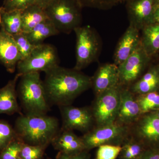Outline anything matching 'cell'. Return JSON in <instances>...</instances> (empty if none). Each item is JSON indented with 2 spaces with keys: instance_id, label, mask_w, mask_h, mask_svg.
Masks as SVG:
<instances>
[{
  "instance_id": "obj_1",
  "label": "cell",
  "mask_w": 159,
  "mask_h": 159,
  "mask_svg": "<svg viewBox=\"0 0 159 159\" xmlns=\"http://www.w3.org/2000/svg\"><path fill=\"white\" fill-rule=\"evenodd\" d=\"M45 74L44 87L52 104L70 105L75 98L91 88V77L74 69L58 66Z\"/></svg>"
},
{
  "instance_id": "obj_2",
  "label": "cell",
  "mask_w": 159,
  "mask_h": 159,
  "mask_svg": "<svg viewBox=\"0 0 159 159\" xmlns=\"http://www.w3.org/2000/svg\"><path fill=\"white\" fill-rule=\"evenodd\" d=\"M14 129L18 137L25 144L47 146L51 144L60 129L55 117L26 114L17 118Z\"/></svg>"
},
{
  "instance_id": "obj_3",
  "label": "cell",
  "mask_w": 159,
  "mask_h": 159,
  "mask_svg": "<svg viewBox=\"0 0 159 159\" xmlns=\"http://www.w3.org/2000/svg\"><path fill=\"white\" fill-rule=\"evenodd\" d=\"M20 78L17 95L26 115H46L50 110V103L39 72L24 74Z\"/></svg>"
},
{
  "instance_id": "obj_4",
  "label": "cell",
  "mask_w": 159,
  "mask_h": 159,
  "mask_svg": "<svg viewBox=\"0 0 159 159\" xmlns=\"http://www.w3.org/2000/svg\"><path fill=\"white\" fill-rule=\"evenodd\" d=\"M82 8L78 0H53L43 9L59 33L70 34L81 26Z\"/></svg>"
},
{
  "instance_id": "obj_5",
  "label": "cell",
  "mask_w": 159,
  "mask_h": 159,
  "mask_svg": "<svg viewBox=\"0 0 159 159\" xmlns=\"http://www.w3.org/2000/svg\"><path fill=\"white\" fill-rule=\"evenodd\" d=\"M76 35V62L74 69L80 71L98 60L101 49L99 34L90 26L74 29Z\"/></svg>"
},
{
  "instance_id": "obj_6",
  "label": "cell",
  "mask_w": 159,
  "mask_h": 159,
  "mask_svg": "<svg viewBox=\"0 0 159 159\" xmlns=\"http://www.w3.org/2000/svg\"><path fill=\"white\" fill-rule=\"evenodd\" d=\"M129 131L130 126L115 122L92 128L81 138L86 150L89 151L103 145L122 146Z\"/></svg>"
},
{
  "instance_id": "obj_7",
  "label": "cell",
  "mask_w": 159,
  "mask_h": 159,
  "mask_svg": "<svg viewBox=\"0 0 159 159\" xmlns=\"http://www.w3.org/2000/svg\"><path fill=\"white\" fill-rule=\"evenodd\" d=\"M55 48L49 44L38 45L29 57L18 63V74L22 75L32 72H48L58 65Z\"/></svg>"
},
{
  "instance_id": "obj_8",
  "label": "cell",
  "mask_w": 159,
  "mask_h": 159,
  "mask_svg": "<svg viewBox=\"0 0 159 159\" xmlns=\"http://www.w3.org/2000/svg\"><path fill=\"white\" fill-rule=\"evenodd\" d=\"M121 88L122 86L119 84L96 96L91 109L97 126L116 122Z\"/></svg>"
},
{
  "instance_id": "obj_9",
  "label": "cell",
  "mask_w": 159,
  "mask_h": 159,
  "mask_svg": "<svg viewBox=\"0 0 159 159\" xmlns=\"http://www.w3.org/2000/svg\"><path fill=\"white\" fill-rule=\"evenodd\" d=\"M150 58L140 43L136 50L118 66L119 85L129 88L133 84L141 77Z\"/></svg>"
},
{
  "instance_id": "obj_10",
  "label": "cell",
  "mask_w": 159,
  "mask_h": 159,
  "mask_svg": "<svg viewBox=\"0 0 159 159\" xmlns=\"http://www.w3.org/2000/svg\"><path fill=\"white\" fill-rule=\"evenodd\" d=\"M59 108L62 118L61 129H76L85 133L92 129L95 120L90 108L76 107L70 105L61 106Z\"/></svg>"
},
{
  "instance_id": "obj_11",
  "label": "cell",
  "mask_w": 159,
  "mask_h": 159,
  "mask_svg": "<svg viewBox=\"0 0 159 159\" xmlns=\"http://www.w3.org/2000/svg\"><path fill=\"white\" fill-rule=\"evenodd\" d=\"M157 4L156 0H129L126 2L129 25L140 31L154 23L153 14Z\"/></svg>"
},
{
  "instance_id": "obj_12",
  "label": "cell",
  "mask_w": 159,
  "mask_h": 159,
  "mask_svg": "<svg viewBox=\"0 0 159 159\" xmlns=\"http://www.w3.org/2000/svg\"><path fill=\"white\" fill-rule=\"evenodd\" d=\"M134 124V138L147 148L159 147V118L155 113L140 117Z\"/></svg>"
},
{
  "instance_id": "obj_13",
  "label": "cell",
  "mask_w": 159,
  "mask_h": 159,
  "mask_svg": "<svg viewBox=\"0 0 159 159\" xmlns=\"http://www.w3.org/2000/svg\"><path fill=\"white\" fill-rule=\"evenodd\" d=\"M142 115L134 94L128 88L122 87L120 103L116 122L130 126L138 121Z\"/></svg>"
},
{
  "instance_id": "obj_14",
  "label": "cell",
  "mask_w": 159,
  "mask_h": 159,
  "mask_svg": "<svg viewBox=\"0 0 159 159\" xmlns=\"http://www.w3.org/2000/svg\"><path fill=\"white\" fill-rule=\"evenodd\" d=\"M118 66L114 63H106L98 68L91 77V88L96 96L119 84Z\"/></svg>"
},
{
  "instance_id": "obj_15",
  "label": "cell",
  "mask_w": 159,
  "mask_h": 159,
  "mask_svg": "<svg viewBox=\"0 0 159 159\" xmlns=\"http://www.w3.org/2000/svg\"><path fill=\"white\" fill-rule=\"evenodd\" d=\"M139 30L129 25L117 44L114 63L119 66L136 50L141 43Z\"/></svg>"
},
{
  "instance_id": "obj_16",
  "label": "cell",
  "mask_w": 159,
  "mask_h": 159,
  "mask_svg": "<svg viewBox=\"0 0 159 159\" xmlns=\"http://www.w3.org/2000/svg\"><path fill=\"white\" fill-rule=\"evenodd\" d=\"M21 57L12 35L1 28L0 30V62L9 73L15 71Z\"/></svg>"
},
{
  "instance_id": "obj_17",
  "label": "cell",
  "mask_w": 159,
  "mask_h": 159,
  "mask_svg": "<svg viewBox=\"0 0 159 159\" xmlns=\"http://www.w3.org/2000/svg\"><path fill=\"white\" fill-rule=\"evenodd\" d=\"M56 150L67 154H75L85 150L82 139L73 131L61 129L51 143Z\"/></svg>"
},
{
  "instance_id": "obj_18",
  "label": "cell",
  "mask_w": 159,
  "mask_h": 159,
  "mask_svg": "<svg viewBox=\"0 0 159 159\" xmlns=\"http://www.w3.org/2000/svg\"><path fill=\"white\" fill-rule=\"evenodd\" d=\"M21 75L17 74L5 86L0 89V115H22L17 102L16 82Z\"/></svg>"
},
{
  "instance_id": "obj_19",
  "label": "cell",
  "mask_w": 159,
  "mask_h": 159,
  "mask_svg": "<svg viewBox=\"0 0 159 159\" xmlns=\"http://www.w3.org/2000/svg\"><path fill=\"white\" fill-rule=\"evenodd\" d=\"M159 88V65L149 69L128 88L134 94L141 95L157 91Z\"/></svg>"
},
{
  "instance_id": "obj_20",
  "label": "cell",
  "mask_w": 159,
  "mask_h": 159,
  "mask_svg": "<svg viewBox=\"0 0 159 159\" xmlns=\"http://www.w3.org/2000/svg\"><path fill=\"white\" fill-rule=\"evenodd\" d=\"M142 30L141 45L145 54L151 58L159 52V24L152 23Z\"/></svg>"
},
{
  "instance_id": "obj_21",
  "label": "cell",
  "mask_w": 159,
  "mask_h": 159,
  "mask_svg": "<svg viewBox=\"0 0 159 159\" xmlns=\"http://www.w3.org/2000/svg\"><path fill=\"white\" fill-rule=\"evenodd\" d=\"M48 18L43 9L33 4L22 11V32L28 33Z\"/></svg>"
},
{
  "instance_id": "obj_22",
  "label": "cell",
  "mask_w": 159,
  "mask_h": 159,
  "mask_svg": "<svg viewBox=\"0 0 159 159\" xmlns=\"http://www.w3.org/2000/svg\"><path fill=\"white\" fill-rule=\"evenodd\" d=\"M59 33L53 23L48 19L25 34L32 44L38 46L43 44L44 40L48 38Z\"/></svg>"
},
{
  "instance_id": "obj_23",
  "label": "cell",
  "mask_w": 159,
  "mask_h": 159,
  "mask_svg": "<svg viewBox=\"0 0 159 159\" xmlns=\"http://www.w3.org/2000/svg\"><path fill=\"white\" fill-rule=\"evenodd\" d=\"M1 27L11 35L23 32L22 11H6L2 9Z\"/></svg>"
},
{
  "instance_id": "obj_24",
  "label": "cell",
  "mask_w": 159,
  "mask_h": 159,
  "mask_svg": "<svg viewBox=\"0 0 159 159\" xmlns=\"http://www.w3.org/2000/svg\"><path fill=\"white\" fill-rule=\"evenodd\" d=\"M147 148L138 139L128 137L122 145L119 159H139Z\"/></svg>"
},
{
  "instance_id": "obj_25",
  "label": "cell",
  "mask_w": 159,
  "mask_h": 159,
  "mask_svg": "<svg viewBox=\"0 0 159 159\" xmlns=\"http://www.w3.org/2000/svg\"><path fill=\"white\" fill-rule=\"evenodd\" d=\"M138 96L136 100L142 115L159 110V94L157 91Z\"/></svg>"
},
{
  "instance_id": "obj_26",
  "label": "cell",
  "mask_w": 159,
  "mask_h": 159,
  "mask_svg": "<svg viewBox=\"0 0 159 159\" xmlns=\"http://www.w3.org/2000/svg\"><path fill=\"white\" fill-rule=\"evenodd\" d=\"M17 138L14 128L7 121L0 119V152Z\"/></svg>"
},
{
  "instance_id": "obj_27",
  "label": "cell",
  "mask_w": 159,
  "mask_h": 159,
  "mask_svg": "<svg viewBox=\"0 0 159 159\" xmlns=\"http://www.w3.org/2000/svg\"><path fill=\"white\" fill-rule=\"evenodd\" d=\"M129 0H78L82 8H94L100 10H108L119 4Z\"/></svg>"
},
{
  "instance_id": "obj_28",
  "label": "cell",
  "mask_w": 159,
  "mask_h": 159,
  "mask_svg": "<svg viewBox=\"0 0 159 159\" xmlns=\"http://www.w3.org/2000/svg\"><path fill=\"white\" fill-rule=\"evenodd\" d=\"M47 145H33L23 143L20 153V159H42Z\"/></svg>"
},
{
  "instance_id": "obj_29",
  "label": "cell",
  "mask_w": 159,
  "mask_h": 159,
  "mask_svg": "<svg viewBox=\"0 0 159 159\" xmlns=\"http://www.w3.org/2000/svg\"><path fill=\"white\" fill-rule=\"evenodd\" d=\"M12 36L17 46L21 57V60L25 59L29 57L37 46L32 44L30 42L25 34L24 32L15 34Z\"/></svg>"
},
{
  "instance_id": "obj_30",
  "label": "cell",
  "mask_w": 159,
  "mask_h": 159,
  "mask_svg": "<svg viewBox=\"0 0 159 159\" xmlns=\"http://www.w3.org/2000/svg\"><path fill=\"white\" fill-rule=\"evenodd\" d=\"M23 143L18 137L0 152V159H20V153Z\"/></svg>"
},
{
  "instance_id": "obj_31",
  "label": "cell",
  "mask_w": 159,
  "mask_h": 159,
  "mask_svg": "<svg viewBox=\"0 0 159 159\" xmlns=\"http://www.w3.org/2000/svg\"><path fill=\"white\" fill-rule=\"evenodd\" d=\"M121 149V145H100L97 150L96 159H116L119 157Z\"/></svg>"
},
{
  "instance_id": "obj_32",
  "label": "cell",
  "mask_w": 159,
  "mask_h": 159,
  "mask_svg": "<svg viewBox=\"0 0 159 159\" xmlns=\"http://www.w3.org/2000/svg\"><path fill=\"white\" fill-rule=\"evenodd\" d=\"M35 0H5L3 9L9 11L19 10L23 11L34 4Z\"/></svg>"
},
{
  "instance_id": "obj_33",
  "label": "cell",
  "mask_w": 159,
  "mask_h": 159,
  "mask_svg": "<svg viewBox=\"0 0 159 159\" xmlns=\"http://www.w3.org/2000/svg\"><path fill=\"white\" fill-rule=\"evenodd\" d=\"M56 159H91L89 151L85 150L75 154L69 155L67 154L58 152L56 156Z\"/></svg>"
},
{
  "instance_id": "obj_34",
  "label": "cell",
  "mask_w": 159,
  "mask_h": 159,
  "mask_svg": "<svg viewBox=\"0 0 159 159\" xmlns=\"http://www.w3.org/2000/svg\"><path fill=\"white\" fill-rule=\"evenodd\" d=\"M139 159H159V147L147 148Z\"/></svg>"
},
{
  "instance_id": "obj_35",
  "label": "cell",
  "mask_w": 159,
  "mask_h": 159,
  "mask_svg": "<svg viewBox=\"0 0 159 159\" xmlns=\"http://www.w3.org/2000/svg\"><path fill=\"white\" fill-rule=\"evenodd\" d=\"M53 0H35L34 4L44 9Z\"/></svg>"
},
{
  "instance_id": "obj_36",
  "label": "cell",
  "mask_w": 159,
  "mask_h": 159,
  "mask_svg": "<svg viewBox=\"0 0 159 159\" xmlns=\"http://www.w3.org/2000/svg\"><path fill=\"white\" fill-rule=\"evenodd\" d=\"M154 22L159 24V4H157L153 14Z\"/></svg>"
},
{
  "instance_id": "obj_37",
  "label": "cell",
  "mask_w": 159,
  "mask_h": 159,
  "mask_svg": "<svg viewBox=\"0 0 159 159\" xmlns=\"http://www.w3.org/2000/svg\"><path fill=\"white\" fill-rule=\"evenodd\" d=\"M2 7H0V25H1V23H2Z\"/></svg>"
},
{
  "instance_id": "obj_38",
  "label": "cell",
  "mask_w": 159,
  "mask_h": 159,
  "mask_svg": "<svg viewBox=\"0 0 159 159\" xmlns=\"http://www.w3.org/2000/svg\"><path fill=\"white\" fill-rule=\"evenodd\" d=\"M155 114H156L157 116L159 118V110L155 112Z\"/></svg>"
},
{
  "instance_id": "obj_39",
  "label": "cell",
  "mask_w": 159,
  "mask_h": 159,
  "mask_svg": "<svg viewBox=\"0 0 159 159\" xmlns=\"http://www.w3.org/2000/svg\"><path fill=\"white\" fill-rule=\"evenodd\" d=\"M156 1L157 4H159V0H156Z\"/></svg>"
}]
</instances>
